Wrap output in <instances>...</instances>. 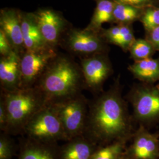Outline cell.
I'll return each instance as SVG.
<instances>
[{"instance_id":"cell-30","label":"cell","mask_w":159,"mask_h":159,"mask_svg":"<svg viewBox=\"0 0 159 159\" xmlns=\"http://www.w3.org/2000/svg\"><path fill=\"white\" fill-rule=\"evenodd\" d=\"M121 159H130L126 155H125H125H124V156L123 157V158Z\"/></svg>"},{"instance_id":"cell-9","label":"cell","mask_w":159,"mask_h":159,"mask_svg":"<svg viewBox=\"0 0 159 159\" xmlns=\"http://www.w3.org/2000/svg\"><path fill=\"white\" fill-rule=\"evenodd\" d=\"M68 50L77 55L89 57L107 53V46L100 34L88 29H71L65 40Z\"/></svg>"},{"instance_id":"cell-21","label":"cell","mask_w":159,"mask_h":159,"mask_svg":"<svg viewBox=\"0 0 159 159\" xmlns=\"http://www.w3.org/2000/svg\"><path fill=\"white\" fill-rule=\"evenodd\" d=\"M130 57L135 61L152 58L156 52L151 43L145 39H136L129 49Z\"/></svg>"},{"instance_id":"cell-5","label":"cell","mask_w":159,"mask_h":159,"mask_svg":"<svg viewBox=\"0 0 159 159\" xmlns=\"http://www.w3.org/2000/svg\"><path fill=\"white\" fill-rule=\"evenodd\" d=\"M23 133L28 139L41 142L57 143L58 140H66L56 107L51 103L34 115Z\"/></svg>"},{"instance_id":"cell-27","label":"cell","mask_w":159,"mask_h":159,"mask_svg":"<svg viewBox=\"0 0 159 159\" xmlns=\"http://www.w3.org/2000/svg\"><path fill=\"white\" fill-rule=\"evenodd\" d=\"M14 51L11 44L6 34L0 30V54L1 57L8 56Z\"/></svg>"},{"instance_id":"cell-14","label":"cell","mask_w":159,"mask_h":159,"mask_svg":"<svg viewBox=\"0 0 159 159\" xmlns=\"http://www.w3.org/2000/svg\"><path fill=\"white\" fill-rule=\"evenodd\" d=\"M57 143L41 142L27 139L20 148L18 159H59Z\"/></svg>"},{"instance_id":"cell-32","label":"cell","mask_w":159,"mask_h":159,"mask_svg":"<svg viewBox=\"0 0 159 159\" xmlns=\"http://www.w3.org/2000/svg\"></svg>"},{"instance_id":"cell-12","label":"cell","mask_w":159,"mask_h":159,"mask_svg":"<svg viewBox=\"0 0 159 159\" xmlns=\"http://www.w3.org/2000/svg\"><path fill=\"white\" fill-rule=\"evenodd\" d=\"M0 30L10 41L13 50L21 56L25 51L22 31V14L14 8L1 10Z\"/></svg>"},{"instance_id":"cell-13","label":"cell","mask_w":159,"mask_h":159,"mask_svg":"<svg viewBox=\"0 0 159 159\" xmlns=\"http://www.w3.org/2000/svg\"><path fill=\"white\" fill-rule=\"evenodd\" d=\"M21 56L16 51L0 60V81L2 91H11L21 87Z\"/></svg>"},{"instance_id":"cell-20","label":"cell","mask_w":159,"mask_h":159,"mask_svg":"<svg viewBox=\"0 0 159 159\" xmlns=\"http://www.w3.org/2000/svg\"><path fill=\"white\" fill-rule=\"evenodd\" d=\"M142 10L132 6L115 3L113 23L118 24H131L136 20H139Z\"/></svg>"},{"instance_id":"cell-19","label":"cell","mask_w":159,"mask_h":159,"mask_svg":"<svg viewBox=\"0 0 159 159\" xmlns=\"http://www.w3.org/2000/svg\"><path fill=\"white\" fill-rule=\"evenodd\" d=\"M127 142L121 140L98 146L91 159H121L125 154Z\"/></svg>"},{"instance_id":"cell-17","label":"cell","mask_w":159,"mask_h":159,"mask_svg":"<svg viewBox=\"0 0 159 159\" xmlns=\"http://www.w3.org/2000/svg\"><path fill=\"white\" fill-rule=\"evenodd\" d=\"M128 69L133 77L141 83L154 84L159 81V57L135 61Z\"/></svg>"},{"instance_id":"cell-28","label":"cell","mask_w":159,"mask_h":159,"mask_svg":"<svg viewBox=\"0 0 159 159\" xmlns=\"http://www.w3.org/2000/svg\"><path fill=\"white\" fill-rule=\"evenodd\" d=\"M146 39L151 43L156 51H159V27L146 31Z\"/></svg>"},{"instance_id":"cell-1","label":"cell","mask_w":159,"mask_h":159,"mask_svg":"<svg viewBox=\"0 0 159 159\" xmlns=\"http://www.w3.org/2000/svg\"><path fill=\"white\" fill-rule=\"evenodd\" d=\"M134 122L122 96L118 77L108 90L89 104L83 136L98 146L121 140L129 142L136 130Z\"/></svg>"},{"instance_id":"cell-23","label":"cell","mask_w":159,"mask_h":159,"mask_svg":"<svg viewBox=\"0 0 159 159\" xmlns=\"http://www.w3.org/2000/svg\"><path fill=\"white\" fill-rule=\"evenodd\" d=\"M120 35L116 46L120 47L125 52L129 51L133 43L136 40L130 24H120Z\"/></svg>"},{"instance_id":"cell-22","label":"cell","mask_w":159,"mask_h":159,"mask_svg":"<svg viewBox=\"0 0 159 159\" xmlns=\"http://www.w3.org/2000/svg\"><path fill=\"white\" fill-rule=\"evenodd\" d=\"M139 21L146 31L159 27V7L150 6L143 8Z\"/></svg>"},{"instance_id":"cell-26","label":"cell","mask_w":159,"mask_h":159,"mask_svg":"<svg viewBox=\"0 0 159 159\" xmlns=\"http://www.w3.org/2000/svg\"><path fill=\"white\" fill-rule=\"evenodd\" d=\"M115 3L123 4L138 8H144L150 6H158L159 0H111Z\"/></svg>"},{"instance_id":"cell-29","label":"cell","mask_w":159,"mask_h":159,"mask_svg":"<svg viewBox=\"0 0 159 159\" xmlns=\"http://www.w3.org/2000/svg\"><path fill=\"white\" fill-rule=\"evenodd\" d=\"M7 125V115L3 102H0V128L1 130L6 132Z\"/></svg>"},{"instance_id":"cell-8","label":"cell","mask_w":159,"mask_h":159,"mask_svg":"<svg viewBox=\"0 0 159 159\" xmlns=\"http://www.w3.org/2000/svg\"><path fill=\"white\" fill-rule=\"evenodd\" d=\"M80 67L85 87L95 93L102 91L105 81L113 73L112 66L107 53L83 58Z\"/></svg>"},{"instance_id":"cell-6","label":"cell","mask_w":159,"mask_h":159,"mask_svg":"<svg viewBox=\"0 0 159 159\" xmlns=\"http://www.w3.org/2000/svg\"><path fill=\"white\" fill-rule=\"evenodd\" d=\"M54 104L61 120L66 141L83 136L89 108L85 97L80 94Z\"/></svg>"},{"instance_id":"cell-2","label":"cell","mask_w":159,"mask_h":159,"mask_svg":"<svg viewBox=\"0 0 159 159\" xmlns=\"http://www.w3.org/2000/svg\"><path fill=\"white\" fill-rule=\"evenodd\" d=\"M34 86L54 104L81 94L85 84L81 67L68 57L57 55Z\"/></svg>"},{"instance_id":"cell-11","label":"cell","mask_w":159,"mask_h":159,"mask_svg":"<svg viewBox=\"0 0 159 159\" xmlns=\"http://www.w3.org/2000/svg\"><path fill=\"white\" fill-rule=\"evenodd\" d=\"M34 14L47 44L55 49L60 43L66 28L65 19L58 12L50 8L40 9Z\"/></svg>"},{"instance_id":"cell-10","label":"cell","mask_w":159,"mask_h":159,"mask_svg":"<svg viewBox=\"0 0 159 159\" xmlns=\"http://www.w3.org/2000/svg\"><path fill=\"white\" fill-rule=\"evenodd\" d=\"M127 147L125 155L130 159H159V134L139 125Z\"/></svg>"},{"instance_id":"cell-7","label":"cell","mask_w":159,"mask_h":159,"mask_svg":"<svg viewBox=\"0 0 159 159\" xmlns=\"http://www.w3.org/2000/svg\"><path fill=\"white\" fill-rule=\"evenodd\" d=\"M55 49L25 51L20 57L21 87H34L51 61L57 56Z\"/></svg>"},{"instance_id":"cell-3","label":"cell","mask_w":159,"mask_h":159,"mask_svg":"<svg viewBox=\"0 0 159 159\" xmlns=\"http://www.w3.org/2000/svg\"><path fill=\"white\" fill-rule=\"evenodd\" d=\"M2 91L1 100L4 102L7 115L5 132L7 134L23 132L25 125L34 115L49 104L35 86Z\"/></svg>"},{"instance_id":"cell-31","label":"cell","mask_w":159,"mask_h":159,"mask_svg":"<svg viewBox=\"0 0 159 159\" xmlns=\"http://www.w3.org/2000/svg\"><path fill=\"white\" fill-rule=\"evenodd\" d=\"M157 7H159V4H158V6Z\"/></svg>"},{"instance_id":"cell-15","label":"cell","mask_w":159,"mask_h":159,"mask_svg":"<svg viewBox=\"0 0 159 159\" xmlns=\"http://www.w3.org/2000/svg\"><path fill=\"white\" fill-rule=\"evenodd\" d=\"M22 31L25 51H39L50 48L42 35L34 13L22 14Z\"/></svg>"},{"instance_id":"cell-25","label":"cell","mask_w":159,"mask_h":159,"mask_svg":"<svg viewBox=\"0 0 159 159\" xmlns=\"http://www.w3.org/2000/svg\"><path fill=\"white\" fill-rule=\"evenodd\" d=\"M101 32L102 33H100V35L106 43L116 45L120 35V25L113 26L107 30H104L103 31Z\"/></svg>"},{"instance_id":"cell-24","label":"cell","mask_w":159,"mask_h":159,"mask_svg":"<svg viewBox=\"0 0 159 159\" xmlns=\"http://www.w3.org/2000/svg\"><path fill=\"white\" fill-rule=\"evenodd\" d=\"M16 147L11 139L6 134L0 137V159H12L15 154Z\"/></svg>"},{"instance_id":"cell-18","label":"cell","mask_w":159,"mask_h":159,"mask_svg":"<svg viewBox=\"0 0 159 159\" xmlns=\"http://www.w3.org/2000/svg\"><path fill=\"white\" fill-rule=\"evenodd\" d=\"M114 4L111 0H97L91 21L86 29L100 34L104 23H113Z\"/></svg>"},{"instance_id":"cell-16","label":"cell","mask_w":159,"mask_h":159,"mask_svg":"<svg viewBox=\"0 0 159 159\" xmlns=\"http://www.w3.org/2000/svg\"><path fill=\"white\" fill-rule=\"evenodd\" d=\"M98 147L84 136L77 137L60 148L59 159H91Z\"/></svg>"},{"instance_id":"cell-4","label":"cell","mask_w":159,"mask_h":159,"mask_svg":"<svg viewBox=\"0 0 159 159\" xmlns=\"http://www.w3.org/2000/svg\"><path fill=\"white\" fill-rule=\"evenodd\" d=\"M133 107L134 122L146 128L159 122V84L140 83L133 85L127 94Z\"/></svg>"}]
</instances>
